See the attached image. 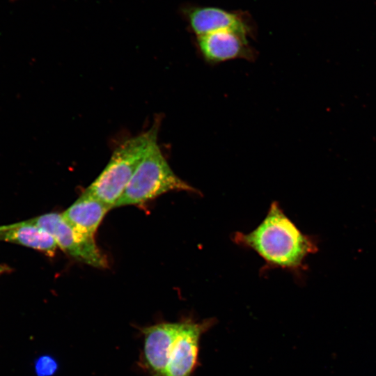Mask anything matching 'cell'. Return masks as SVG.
Segmentation results:
<instances>
[{"mask_svg": "<svg viewBox=\"0 0 376 376\" xmlns=\"http://www.w3.org/2000/svg\"><path fill=\"white\" fill-rule=\"evenodd\" d=\"M9 267L6 265H0V275L6 272H8Z\"/></svg>", "mask_w": 376, "mask_h": 376, "instance_id": "7c38bea8", "label": "cell"}, {"mask_svg": "<svg viewBox=\"0 0 376 376\" xmlns=\"http://www.w3.org/2000/svg\"><path fill=\"white\" fill-rule=\"evenodd\" d=\"M28 221L48 232L57 246L74 258L97 268L108 266L107 258L94 239L85 237L75 231L61 214L47 213Z\"/></svg>", "mask_w": 376, "mask_h": 376, "instance_id": "277c9868", "label": "cell"}, {"mask_svg": "<svg viewBox=\"0 0 376 376\" xmlns=\"http://www.w3.org/2000/svg\"><path fill=\"white\" fill-rule=\"evenodd\" d=\"M189 19L197 36L224 30L246 34L248 31L245 24L237 15L217 8H194L189 13Z\"/></svg>", "mask_w": 376, "mask_h": 376, "instance_id": "9c48e42d", "label": "cell"}, {"mask_svg": "<svg viewBox=\"0 0 376 376\" xmlns=\"http://www.w3.org/2000/svg\"><path fill=\"white\" fill-rule=\"evenodd\" d=\"M198 44L203 57L210 63L239 58H249L252 56L246 34L233 30L198 36Z\"/></svg>", "mask_w": 376, "mask_h": 376, "instance_id": "52a82bcc", "label": "cell"}, {"mask_svg": "<svg viewBox=\"0 0 376 376\" xmlns=\"http://www.w3.org/2000/svg\"><path fill=\"white\" fill-rule=\"evenodd\" d=\"M110 209L105 203L84 191L61 215L75 231L94 239L98 226Z\"/></svg>", "mask_w": 376, "mask_h": 376, "instance_id": "ba28073f", "label": "cell"}, {"mask_svg": "<svg viewBox=\"0 0 376 376\" xmlns=\"http://www.w3.org/2000/svg\"><path fill=\"white\" fill-rule=\"evenodd\" d=\"M56 361L50 356L43 355L35 362V371L37 376H52L57 370Z\"/></svg>", "mask_w": 376, "mask_h": 376, "instance_id": "8fae6325", "label": "cell"}, {"mask_svg": "<svg viewBox=\"0 0 376 376\" xmlns=\"http://www.w3.org/2000/svg\"><path fill=\"white\" fill-rule=\"evenodd\" d=\"M214 322L213 318L201 322L190 318L180 321L163 376H192L198 363L201 336Z\"/></svg>", "mask_w": 376, "mask_h": 376, "instance_id": "5b68a950", "label": "cell"}, {"mask_svg": "<svg viewBox=\"0 0 376 376\" xmlns=\"http://www.w3.org/2000/svg\"><path fill=\"white\" fill-rule=\"evenodd\" d=\"M0 240L32 248L50 256L58 246L48 232L28 220L0 226Z\"/></svg>", "mask_w": 376, "mask_h": 376, "instance_id": "30bf717a", "label": "cell"}, {"mask_svg": "<svg viewBox=\"0 0 376 376\" xmlns=\"http://www.w3.org/2000/svg\"><path fill=\"white\" fill-rule=\"evenodd\" d=\"M233 240L256 251L269 267L290 270L301 267L306 256L317 249L314 241L299 230L276 201L253 230L236 232Z\"/></svg>", "mask_w": 376, "mask_h": 376, "instance_id": "6da1fadb", "label": "cell"}, {"mask_svg": "<svg viewBox=\"0 0 376 376\" xmlns=\"http://www.w3.org/2000/svg\"><path fill=\"white\" fill-rule=\"evenodd\" d=\"M160 119L147 130L122 142L85 192L113 208L150 144L157 139Z\"/></svg>", "mask_w": 376, "mask_h": 376, "instance_id": "7a4b0ae2", "label": "cell"}, {"mask_svg": "<svg viewBox=\"0 0 376 376\" xmlns=\"http://www.w3.org/2000/svg\"><path fill=\"white\" fill-rule=\"evenodd\" d=\"M180 326V321L161 322L143 329V363L152 376L164 375Z\"/></svg>", "mask_w": 376, "mask_h": 376, "instance_id": "8992f818", "label": "cell"}, {"mask_svg": "<svg viewBox=\"0 0 376 376\" xmlns=\"http://www.w3.org/2000/svg\"><path fill=\"white\" fill-rule=\"evenodd\" d=\"M171 191L200 194L173 172L156 139L149 146L114 207L142 204Z\"/></svg>", "mask_w": 376, "mask_h": 376, "instance_id": "3957f363", "label": "cell"}]
</instances>
